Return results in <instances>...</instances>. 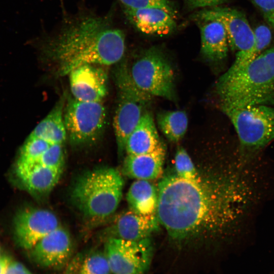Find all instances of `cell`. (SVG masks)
Returning a JSON list of instances; mask_svg holds the SVG:
<instances>
[{
    "instance_id": "20",
    "label": "cell",
    "mask_w": 274,
    "mask_h": 274,
    "mask_svg": "<svg viewBox=\"0 0 274 274\" xmlns=\"http://www.w3.org/2000/svg\"><path fill=\"white\" fill-rule=\"evenodd\" d=\"M66 97L63 96L29 136L43 140L50 145L63 144L67 138L63 113Z\"/></svg>"
},
{
    "instance_id": "31",
    "label": "cell",
    "mask_w": 274,
    "mask_h": 274,
    "mask_svg": "<svg viewBox=\"0 0 274 274\" xmlns=\"http://www.w3.org/2000/svg\"><path fill=\"white\" fill-rule=\"evenodd\" d=\"M6 274H32L22 264L12 261L9 265Z\"/></svg>"
},
{
    "instance_id": "32",
    "label": "cell",
    "mask_w": 274,
    "mask_h": 274,
    "mask_svg": "<svg viewBox=\"0 0 274 274\" xmlns=\"http://www.w3.org/2000/svg\"><path fill=\"white\" fill-rule=\"evenodd\" d=\"M11 261L10 257L6 255L0 256V274H6L8 267Z\"/></svg>"
},
{
    "instance_id": "27",
    "label": "cell",
    "mask_w": 274,
    "mask_h": 274,
    "mask_svg": "<svg viewBox=\"0 0 274 274\" xmlns=\"http://www.w3.org/2000/svg\"><path fill=\"white\" fill-rule=\"evenodd\" d=\"M64 159L63 144L51 145L36 164L62 169Z\"/></svg>"
},
{
    "instance_id": "21",
    "label": "cell",
    "mask_w": 274,
    "mask_h": 274,
    "mask_svg": "<svg viewBox=\"0 0 274 274\" xmlns=\"http://www.w3.org/2000/svg\"><path fill=\"white\" fill-rule=\"evenodd\" d=\"M126 199L129 210L143 215H156L158 188L149 181H135L129 188Z\"/></svg>"
},
{
    "instance_id": "2",
    "label": "cell",
    "mask_w": 274,
    "mask_h": 274,
    "mask_svg": "<svg viewBox=\"0 0 274 274\" xmlns=\"http://www.w3.org/2000/svg\"><path fill=\"white\" fill-rule=\"evenodd\" d=\"M112 9L104 15L87 10L66 15L53 32L35 41L41 56L64 76L86 64L118 63L125 50L124 32L116 27Z\"/></svg>"
},
{
    "instance_id": "3",
    "label": "cell",
    "mask_w": 274,
    "mask_h": 274,
    "mask_svg": "<svg viewBox=\"0 0 274 274\" xmlns=\"http://www.w3.org/2000/svg\"><path fill=\"white\" fill-rule=\"evenodd\" d=\"M216 90L220 106L274 105V46L244 67L227 71L218 79Z\"/></svg>"
},
{
    "instance_id": "18",
    "label": "cell",
    "mask_w": 274,
    "mask_h": 274,
    "mask_svg": "<svg viewBox=\"0 0 274 274\" xmlns=\"http://www.w3.org/2000/svg\"><path fill=\"white\" fill-rule=\"evenodd\" d=\"M203 22L200 27L201 54L209 61H222L226 58L229 48L225 28L218 21Z\"/></svg>"
},
{
    "instance_id": "28",
    "label": "cell",
    "mask_w": 274,
    "mask_h": 274,
    "mask_svg": "<svg viewBox=\"0 0 274 274\" xmlns=\"http://www.w3.org/2000/svg\"><path fill=\"white\" fill-rule=\"evenodd\" d=\"M124 7L139 9L146 7H156L166 11L174 18L176 11L173 4L169 0H119Z\"/></svg>"
},
{
    "instance_id": "23",
    "label": "cell",
    "mask_w": 274,
    "mask_h": 274,
    "mask_svg": "<svg viewBox=\"0 0 274 274\" xmlns=\"http://www.w3.org/2000/svg\"><path fill=\"white\" fill-rule=\"evenodd\" d=\"M254 31L255 41L252 50L240 60L234 61L227 71H234L244 67L268 48L272 38L269 28L266 25H260Z\"/></svg>"
},
{
    "instance_id": "5",
    "label": "cell",
    "mask_w": 274,
    "mask_h": 274,
    "mask_svg": "<svg viewBox=\"0 0 274 274\" xmlns=\"http://www.w3.org/2000/svg\"><path fill=\"white\" fill-rule=\"evenodd\" d=\"M117 100L113 127L118 152L121 155L127 139L151 102L152 96L138 88L133 82L127 65L121 62L114 72Z\"/></svg>"
},
{
    "instance_id": "26",
    "label": "cell",
    "mask_w": 274,
    "mask_h": 274,
    "mask_svg": "<svg viewBox=\"0 0 274 274\" xmlns=\"http://www.w3.org/2000/svg\"><path fill=\"white\" fill-rule=\"evenodd\" d=\"M79 274H113L104 253L94 252L86 256Z\"/></svg>"
},
{
    "instance_id": "4",
    "label": "cell",
    "mask_w": 274,
    "mask_h": 274,
    "mask_svg": "<svg viewBox=\"0 0 274 274\" xmlns=\"http://www.w3.org/2000/svg\"><path fill=\"white\" fill-rule=\"evenodd\" d=\"M124 180L112 167H101L78 177L71 191V200L83 216L99 223L111 217L121 201Z\"/></svg>"
},
{
    "instance_id": "19",
    "label": "cell",
    "mask_w": 274,
    "mask_h": 274,
    "mask_svg": "<svg viewBox=\"0 0 274 274\" xmlns=\"http://www.w3.org/2000/svg\"><path fill=\"white\" fill-rule=\"evenodd\" d=\"M16 174L25 189L35 194L49 192L57 184L62 169H57L35 164L16 168Z\"/></svg>"
},
{
    "instance_id": "6",
    "label": "cell",
    "mask_w": 274,
    "mask_h": 274,
    "mask_svg": "<svg viewBox=\"0 0 274 274\" xmlns=\"http://www.w3.org/2000/svg\"><path fill=\"white\" fill-rule=\"evenodd\" d=\"M220 107L232 123L243 152H257L274 141V107Z\"/></svg>"
},
{
    "instance_id": "30",
    "label": "cell",
    "mask_w": 274,
    "mask_h": 274,
    "mask_svg": "<svg viewBox=\"0 0 274 274\" xmlns=\"http://www.w3.org/2000/svg\"><path fill=\"white\" fill-rule=\"evenodd\" d=\"M189 7L195 8H210L218 7L225 0H186Z\"/></svg>"
},
{
    "instance_id": "12",
    "label": "cell",
    "mask_w": 274,
    "mask_h": 274,
    "mask_svg": "<svg viewBox=\"0 0 274 274\" xmlns=\"http://www.w3.org/2000/svg\"><path fill=\"white\" fill-rule=\"evenodd\" d=\"M73 250L70 233L62 226L39 241L30 250L31 260L40 267L59 270L71 258Z\"/></svg>"
},
{
    "instance_id": "33",
    "label": "cell",
    "mask_w": 274,
    "mask_h": 274,
    "mask_svg": "<svg viewBox=\"0 0 274 274\" xmlns=\"http://www.w3.org/2000/svg\"><path fill=\"white\" fill-rule=\"evenodd\" d=\"M1 255V251H0V256Z\"/></svg>"
},
{
    "instance_id": "16",
    "label": "cell",
    "mask_w": 274,
    "mask_h": 274,
    "mask_svg": "<svg viewBox=\"0 0 274 274\" xmlns=\"http://www.w3.org/2000/svg\"><path fill=\"white\" fill-rule=\"evenodd\" d=\"M166 149L162 143L152 152L139 155H127L123 173L136 180H152L159 178L163 172Z\"/></svg>"
},
{
    "instance_id": "17",
    "label": "cell",
    "mask_w": 274,
    "mask_h": 274,
    "mask_svg": "<svg viewBox=\"0 0 274 274\" xmlns=\"http://www.w3.org/2000/svg\"><path fill=\"white\" fill-rule=\"evenodd\" d=\"M152 114L146 111L129 135L125 145L127 155L153 151L161 144Z\"/></svg>"
},
{
    "instance_id": "8",
    "label": "cell",
    "mask_w": 274,
    "mask_h": 274,
    "mask_svg": "<svg viewBox=\"0 0 274 274\" xmlns=\"http://www.w3.org/2000/svg\"><path fill=\"white\" fill-rule=\"evenodd\" d=\"M63 118L71 143L79 146L91 144L102 135L106 126V111L102 102H85L66 97Z\"/></svg>"
},
{
    "instance_id": "11",
    "label": "cell",
    "mask_w": 274,
    "mask_h": 274,
    "mask_svg": "<svg viewBox=\"0 0 274 274\" xmlns=\"http://www.w3.org/2000/svg\"><path fill=\"white\" fill-rule=\"evenodd\" d=\"M57 217L48 210L27 208L14 218V238L20 248L29 250L42 238L61 226Z\"/></svg>"
},
{
    "instance_id": "7",
    "label": "cell",
    "mask_w": 274,
    "mask_h": 274,
    "mask_svg": "<svg viewBox=\"0 0 274 274\" xmlns=\"http://www.w3.org/2000/svg\"><path fill=\"white\" fill-rule=\"evenodd\" d=\"M129 71L133 82L142 91L152 96L176 101L174 70L160 49H148L133 62Z\"/></svg>"
},
{
    "instance_id": "22",
    "label": "cell",
    "mask_w": 274,
    "mask_h": 274,
    "mask_svg": "<svg viewBox=\"0 0 274 274\" xmlns=\"http://www.w3.org/2000/svg\"><path fill=\"white\" fill-rule=\"evenodd\" d=\"M157 125L163 135L172 142H178L185 134L188 119L185 111H167L157 115Z\"/></svg>"
},
{
    "instance_id": "1",
    "label": "cell",
    "mask_w": 274,
    "mask_h": 274,
    "mask_svg": "<svg viewBox=\"0 0 274 274\" xmlns=\"http://www.w3.org/2000/svg\"><path fill=\"white\" fill-rule=\"evenodd\" d=\"M250 179L243 170L197 181L166 176L157 187L158 221L178 241L226 231L243 219L253 200Z\"/></svg>"
},
{
    "instance_id": "14",
    "label": "cell",
    "mask_w": 274,
    "mask_h": 274,
    "mask_svg": "<svg viewBox=\"0 0 274 274\" xmlns=\"http://www.w3.org/2000/svg\"><path fill=\"white\" fill-rule=\"evenodd\" d=\"M156 215H146L130 210L120 214L106 231V238L131 241L149 238L159 227Z\"/></svg>"
},
{
    "instance_id": "29",
    "label": "cell",
    "mask_w": 274,
    "mask_h": 274,
    "mask_svg": "<svg viewBox=\"0 0 274 274\" xmlns=\"http://www.w3.org/2000/svg\"><path fill=\"white\" fill-rule=\"evenodd\" d=\"M267 22L274 27V0H252Z\"/></svg>"
},
{
    "instance_id": "13",
    "label": "cell",
    "mask_w": 274,
    "mask_h": 274,
    "mask_svg": "<svg viewBox=\"0 0 274 274\" xmlns=\"http://www.w3.org/2000/svg\"><path fill=\"white\" fill-rule=\"evenodd\" d=\"M100 65L86 64L69 74L72 96L85 102H102L108 91V76Z\"/></svg>"
},
{
    "instance_id": "9",
    "label": "cell",
    "mask_w": 274,
    "mask_h": 274,
    "mask_svg": "<svg viewBox=\"0 0 274 274\" xmlns=\"http://www.w3.org/2000/svg\"><path fill=\"white\" fill-rule=\"evenodd\" d=\"M104 253L113 274H144L152 260V247L149 238L131 241L110 237Z\"/></svg>"
},
{
    "instance_id": "10",
    "label": "cell",
    "mask_w": 274,
    "mask_h": 274,
    "mask_svg": "<svg viewBox=\"0 0 274 274\" xmlns=\"http://www.w3.org/2000/svg\"><path fill=\"white\" fill-rule=\"evenodd\" d=\"M195 16L203 21L216 20L223 24L229 47L236 52L234 60L242 59L252 50L255 41L254 31L241 12L218 6L204 9Z\"/></svg>"
},
{
    "instance_id": "24",
    "label": "cell",
    "mask_w": 274,
    "mask_h": 274,
    "mask_svg": "<svg viewBox=\"0 0 274 274\" xmlns=\"http://www.w3.org/2000/svg\"><path fill=\"white\" fill-rule=\"evenodd\" d=\"M50 145L43 140L29 136L20 150L16 168L26 167L36 164Z\"/></svg>"
},
{
    "instance_id": "25",
    "label": "cell",
    "mask_w": 274,
    "mask_h": 274,
    "mask_svg": "<svg viewBox=\"0 0 274 274\" xmlns=\"http://www.w3.org/2000/svg\"><path fill=\"white\" fill-rule=\"evenodd\" d=\"M177 176L192 181H197L201 178L187 151L181 147L178 148L175 157Z\"/></svg>"
},
{
    "instance_id": "15",
    "label": "cell",
    "mask_w": 274,
    "mask_h": 274,
    "mask_svg": "<svg viewBox=\"0 0 274 274\" xmlns=\"http://www.w3.org/2000/svg\"><path fill=\"white\" fill-rule=\"evenodd\" d=\"M124 13L129 22L144 34L167 35L176 27L175 18L159 8L131 9L124 7Z\"/></svg>"
}]
</instances>
